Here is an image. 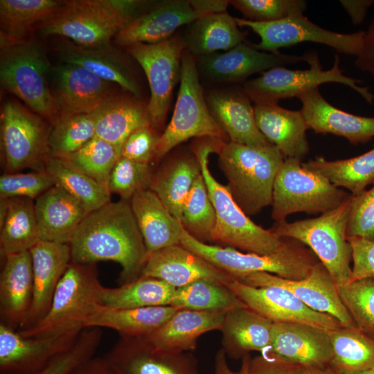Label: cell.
I'll return each mask as SVG.
<instances>
[{"label": "cell", "mask_w": 374, "mask_h": 374, "mask_svg": "<svg viewBox=\"0 0 374 374\" xmlns=\"http://www.w3.org/2000/svg\"><path fill=\"white\" fill-rule=\"evenodd\" d=\"M35 212L39 240L68 244L89 213L55 184L35 200Z\"/></svg>", "instance_id": "29"}, {"label": "cell", "mask_w": 374, "mask_h": 374, "mask_svg": "<svg viewBox=\"0 0 374 374\" xmlns=\"http://www.w3.org/2000/svg\"><path fill=\"white\" fill-rule=\"evenodd\" d=\"M339 2L355 26L364 21L368 8L374 3L373 0H341Z\"/></svg>", "instance_id": "58"}, {"label": "cell", "mask_w": 374, "mask_h": 374, "mask_svg": "<svg viewBox=\"0 0 374 374\" xmlns=\"http://www.w3.org/2000/svg\"><path fill=\"white\" fill-rule=\"evenodd\" d=\"M103 338L100 328H86L75 343L55 356L42 370L33 374H69L78 365L93 357Z\"/></svg>", "instance_id": "50"}, {"label": "cell", "mask_w": 374, "mask_h": 374, "mask_svg": "<svg viewBox=\"0 0 374 374\" xmlns=\"http://www.w3.org/2000/svg\"><path fill=\"white\" fill-rule=\"evenodd\" d=\"M54 185L53 179L45 169L4 172L0 177V199L22 197L35 200Z\"/></svg>", "instance_id": "51"}, {"label": "cell", "mask_w": 374, "mask_h": 374, "mask_svg": "<svg viewBox=\"0 0 374 374\" xmlns=\"http://www.w3.org/2000/svg\"><path fill=\"white\" fill-rule=\"evenodd\" d=\"M308 69H290L285 66L270 69L253 79L247 80L242 88L252 103H278L280 99L299 97L324 83L345 84L357 92L368 103L374 95L367 87L359 85V80L344 74L339 67V57L335 55L332 68L323 70L316 52L306 53Z\"/></svg>", "instance_id": "11"}, {"label": "cell", "mask_w": 374, "mask_h": 374, "mask_svg": "<svg viewBox=\"0 0 374 374\" xmlns=\"http://www.w3.org/2000/svg\"><path fill=\"white\" fill-rule=\"evenodd\" d=\"M180 244L235 279L251 273L267 272L286 279L301 280L319 262L310 248L290 238H285L283 244L276 251L258 254L204 243L183 228Z\"/></svg>", "instance_id": "6"}, {"label": "cell", "mask_w": 374, "mask_h": 374, "mask_svg": "<svg viewBox=\"0 0 374 374\" xmlns=\"http://www.w3.org/2000/svg\"><path fill=\"white\" fill-rule=\"evenodd\" d=\"M297 159H285L274 184L271 217L285 221L297 212L323 213L332 210L351 195L321 175L310 170Z\"/></svg>", "instance_id": "10"}, {"label": "cell", "mask_w": 374, "mask_h": 374, "mask_svg": "<svg viewBox=\"0 0 374 374\" xmlns=\"http://www.w3.org/2000/svg\"><path fill=\"white\" fill-rule=\"evenodd\" d=\"M273 322L248 307L226 313L222 330L226 355L242 358L251 351L266 354L271 344Z\"/></svg>", "instance_id": "32"}, {"label": "cell", "mask_w": 374, "mask_h": 374, "mask_svg": "<svg viewBox=\"0 0 374 374\" xmlns=\"http://www.w3.org/2000/svg\"><path fill=\"white\" fill-rule=\"evenodd\" d=\"M235 19L239 26L248 27L260 37V42L253 44L256 49L271 53L302 42H314L326 45L338 53L357 56L362 48L364 35L363 30L339 33L323 28L309 20L303 12L271 22Z\"/></svg>", "instance_id": "14"}, {"label": "cell", "mask_w": 374, "mask_h": 374, "mask_svg": "<svg viewBox=\"0 0 374 374\" xmlns=\"http://www.w3.org/2000/svg\"><path fill=\"white\" fill-rule=\"evenodd\" d=\"M69 245L72 261L118 263L120 285L140 277L148 256L130 202L123 199L89 212Z\"/></svg>", "instance_id": "1"}, {"label": "cell", "mask_w": 374, "mask_h": 374, "mask_svg": "<svg viewBox=\"0 0 374 374\" xmlns=\"http://www.w3.org/2000/svg\"><path fill=\"white\" fill-rule=\"evenodd\" d=\"M355 64L374 78V16L364 31L362 48L356 56Z\"/></svg>", "instance_id": "57"}, {"label": "cell", "mask_w": 374, "mask_h": 374, "mask_svg": "<svg viewBox=\"0 0 374 374\" xmlns=\"http://www.w3.org/2000/svg\"><path fill=\"white\" fill-rule=\"evenodd\" d=\"M244 19L254 22H271L303 12L306 1L302 0H231Z\"/></svg>", "instance_id": "52"}, {"label": "cell", "mask_w": 374, "mask_h": 374, "mask_svg": "<svg viewBox=\"0 0 374 374\" xmlns=\"http://www.w3.org/2000/svg\"><path fill=\"white\" fill-rule=\"evenodd\" d=\"M69 374H114L103 357H93L75 368Z\"/></svg>", "instance_id": "59"}, {"label": "cell", "mask_w": 374, "mask_h": 374, "mask_svg": "<svg viewBox=\"0 0 374 374\" xmlns=\"http://www.w3.org/2000/svg\"><path fill=\"white\" fill-rule=\"evenodd\" d=\"M64 1L1 0L0 35L20 39L28 37L36 26L50 19Z\"/></svg>", "instance_id": "41"}, {"label": "cell", "mask_w": 374, "mask_h": 374, "mask_svg": "<svg viewBox=\"0 0 374 374\" xmlns=\"http://www.w3.org/2000/svg\"><path fill=\"white\" fill-rule=\"evenodd\" d=\"M337 290L357 328L374 338V277L350 281Z\"/></svg>", "instance_id": "48"}, {"label": "cell", "mask_w": 374, "mask_h": 374, "mask_svg": "<svg viewBox=\"0 0 374 374\" xmlns=\"http://www.w3.org/2000/svg\"><path fill=\"white\" fill-rule=\"evenodd\" d=\"M226 312L177 310L145 339L157 349L169 352L195 350L202 335L221 330Z\"/></svg>", "instance_id": "31"}, {"label": "cell", "mask_w": 374, "mask_h": 374, "mask_svg": "<svg viewBox=\"0 0 374 374\" xmlns=\"http://www.w3.org/2000/svg\"><path fill=\"white\" fill-rule=\"evenodd\" d=\"M103 288L96 263L71 260L56 287L46 314L19 332L32 337L82 331L87 319L102 304Z\"/></svg>", "instance_id": "7"}, {"label": "cell", "mask_w": 374, "mask_h": 374, "mask_svg": "<svg viewBox=\"0 0 374 374\" xmlns=\"http://www.w3.org/2000/svg\"><path fill=\"white\" fill-rule=\"evenodd\" d=\"M153 1L70 0L37 29L83 46L110 44L112 38L145 12Z\"/></svg>", "instance_id": "3"}, {"label": "cell", "mask_w": 374, "mask_h": 374, "mask_svg": "<svg viewBox=\"0 0 374 374\" xmlns=\"http://www.w3.org/2000/svg\"><path fill=\"white\" fill-rule=\"evenodd\" d=\"M201 174L199 159L193 150L179 152L153 172L150 189L180 220L185 202Z\"/></svg>", "instance_id": "34"}, {"label": "cell", "mask_w": 374, "mask_h": 374, "mask_svg": "<svg viewBox=\"0 0 374 374\" xmlns=\"http://www.w3.org/2000/svg\"><path fill=\"white\" fill-rule=\"evenodd\" d=\"M216 154L226 186L247 215H256L271 205L274 181L285 160L275 145L223 141Z\"/></svg>", "instance_id": "4"}, {"label": "cell", "mask_w": 374, "mask_h": 374, "mask_svg": "<svg viewBox=\"0 0 374 374\" xmlns=\"http://www.w3.org/2000/svg\"><path fill=\"white\" fill-rule=\"evenodd\" d=\"M300 374H341L330 365L323 367L302 368Z\"/></svg>", "instance_id": "62"}, {"label": "cell", "mask_w": 374, "mask_h": 374, "mask_svg": "<svg viewBox=\"0 0 374 374\" xmlns=\"http://www.w3.org/2000/svg\"><path fill=\"white\" fill-rule=\"evenodd\" d=\"M141 276L160 279L175 288L200 280L225 284L233 278L181 244L149 254Z\"/></svg>", "instance_id": "25"}, {"label": "cell", "mask_w": 374, "mask_h": 374, "mask_svg": "<svg viewBox=\"0 0 374 374\" xmlns=\"http://www.w3.org/2000/svg\"><path fill=\"white\" fill-rule=\"evenodd\" d=\"M301 112L308 129L316 133L332 134L344 137L350 143H365L374 138V117L357 116L341 110L329 103L319 89L298 97Z\"/></svg>", "instance_id": "27"}, {"label": "cell", "mask_w": 374, "mask_h": 374, "mask_svg": "<svg viewBox=\"0 0 374 374\" xmlns=\"http://www.w3.org/2000/svg\"><path fill=\"white\" fill-rule=\"evenodd\" d=\"M346 235L374 241V184L371 189L353 195Z\"/></svg>", "instance_id": "53"}, {"label": "cell", "mask_w": 374, "mask_h": 374, "mask_svg": "<svg viewBox=\"0 0 374 374\" xmlns=\"http://www.w3.org/2000/svg\"><path fill=\"white\" fill-rule=\"evenodd\" d=\"M351 195L338 207L310 219L275 222L271 230L280 237L299 241L317 256L330 273L337 287L350 281L353 250L346 229Z\"/></svg>", "instance_id": "8"}, {"label": "cell", "mask_w": 374, "mask_h": 374, "mask_svg": "<svg viewBox=\"0 0 374 374\" xmlns=\"http://www.w3.org/2000/svg\"><path fill=\"white\" fill-rule=\"evenodd\" d=\"M236 280L256 287H283L314 311L335 317L344 327L357 328L341 302L330 273L320 261L306 278L301 280L286 279L267 272L251 273Z\"/></svg>", "instance_id": "19"}, {"label": "cell", "mask_w": 374, "mask_h": 374, "mask_svg": "<svg viewBox=\"0 0 374 374\" xmlns=\"http://www.w3.org/2000/svg\"><path fill=\"white\" fill-rule=\"evenodd\" d=\"M39 241L35 200L0 199V253L29 251Z\"/></svg>", "instance_id": "38"}, {"label": "cell", "mask_w": 374, "mask_h": 374, "mask_svg": "<svg viewBox=\"0 0 374 374\" xmlns=\"http://www.w3.org/2000/svg\"><path fill=\"white\" fill-rule=\"evenodd\" d=\"M193 7L203 15L226 12L227 0H191Z\"/></svg>", "instance_id": "60"}, {"label": "cell", "mask_w": 374, "mask_h": 374, "mask_svg": "<svg viewBox=\"0 0 374 374\" xmlns=\"http://www.w3.org/2000/svg\"><path fill=\"white\" fill-rule=\"evenodd\" d=\"M55 51L61 62L82 66L140 98L141 89L130 66L120 52L110 44L87 47L62 37L55 44Z\"/></svg>", "instance_id": "26"}, {"label": "cell", "mask_w": 374, "mask_h": 374, "mask_svg": "<svg viewBox=\"0 0 374 374\" xmlns=\"http://www.w3.org/2000/svg\"><path fill=\"white\" fill-rule=\"evenodd\" d=\"M247 34L226 11L196 19L187 25L181 37L184 49L196 57L228 51L243 42Z\"/></svg>", "instance_id": "37"}, {"label": "cell", "mask_w": 374, "mask_h": 374, "mask_svg": "<svg viewBox=\"0 0 374 374\" xmlns=\"http://www.w3.org/2000/svg\"><path fill=\"white\" fill-rule=\"evenodd\" d=\"M170 305L179 310L223 312L247 307L224 284L210 280L175 288Z\"/></svg>", "instance_id": "44"}, {"label": "cell", "mask_w": 374, "mask_h": 374, "mask_svg": "<svg viewBox=\"0 0 374 374\" xmlns=\"http://www.w3.org/2000/svg\"><path fill=\"white\" fill-rule=\"evenodd\" d=\"M180 222L184 229L194 238L204 243L211 242L216 214L202 174L185 202Z\"/></svg>", "instance_id": "46"}, {"label": "cell", "mask_w": 374, "mask_h": 374, "mask_svg": "<svg viewBox=\"0 0 374 374\" xmlns=\"http://www.w3.org/2000/svg\"><path fill=\"white\" fill-rule=\"evenodd\" d=\"M130 204L148 255L180 244L183 226L150 189L132 197Z\"/></svg>", "instance_id": "33"}, {"label": "cell", "mask_w": 374, "mask_h": 374, "mask_svg": "<svg viewBox=\"0 0 374 374\" xmlns=\"http://www.w3.org/2000/svg\"><path fill=\"white\" fill-rule=\"evenodd\" d=\"M302 56L266 52L253 44L241 42L224 53L215 52L195 57L199 79L211 84H235L247 81L251 75L288 64L307 62Z\"/></svg>", "instance_id": "15"}, {"label": "cell", "mask_w": 374, "mask_h": 374, "mask_svg": "<svg viewBox=\"0 0 374 374\" xmlns=\"http://www.w3.org/2000/svg\"><path fill=\"white\" fill-rule=\"evenodd\" d=\"M33 291L28 314L19 330L30 328L48 312L56 287L71 261L68 244L38 241L30 250Z\"/></svg>", "instance_id": "23"}, {"label": "cell", "mask_w": 374, "mask_h": 374, "mask_svg": "<svg viewBox=\"0 0 374 374\" xmlns=\"http://www.w3.org/2000/svg\"><path fill=\"white\" fill-rule=\"evenodd\" d=\"M347 239L353 250L350 281L374 277V241L357 237Z\"/></svg>", "instance_id": "56"}, {"label": "cell", "mask_w": 374, "mask_h": 374, "mask_svg": "<svg viewBox=\"0 0 374 374\" xmlns=\"http://www.w3.org/2000/svg\"><path fill=\"white\" fill-rule=\"evenodd\" d=\"M197 139L191 150L199 159L216 214L211 242L258 254H269L278 250L285 238L253 222L236 203L228 187L217 181L211 173L209 155L217 153L224 141L210 137Z\"/></svg>", "instance_id": "2"}, {"label": "cell", "mask_w": 374, "mask_h": 374, "mask_svg": "<svg viewBox=\"0 0 374 374\" xmlns=\"http://www.w3.org/2000/svg\"><path fill=\"white\" fill-rule=\"evenodd\" d=\"M177 310L171 305L115 308L100 304L87 319L84 328H110L121 337L145 338Z\"/></svg>", "instance_id": "35"}, {"label": "cell", "mask_w": 374, "mask_h": 374, "mask_svg": "<svg viewBox=\"0 0 374 374\" xmlns=\"http://www.w3.org/2000/svg\"><path fill=\"white\" fill-rule=\"evenodd\" d=\"M45 170L55 184L78 200L89 212L111 201L107 186L74 168L60 158L51 157Z\"/></svg>", "instance_id": "43"}, {"label": "cell", "mask_w": 374, "mask_h": 374, "mask_svg": "<svg viewBox=\"0 0 374 374\" xmlns=\"http://www.w3.org/2000/svg\"><path fill=\"white\" fill-rule=\"evenodd\" d=\"M96 136L121 150L135 130L151 125L145 105L132 94H115L95 111Z\"/></svg>", "instance_id": "36"}, {"label": "cell", "mask_w": 374, "mask_h": 374, "mask_svg": "<svg viewBox=\"0 0 374 374\" xmlns=\"http://www.w3.org/2000/svg\"><path fill=\"white\" fill-rule=\"evenodd\" d=\"M305 168L319 173L337 187L357 195L374 184V148L359 156L328 161L317 157L302 163Z\"/></svg>", "instance_id": "39"}, {"label": "cell", "mask_w": 374, "mask_h": 374, "mask_svg": "<svg viewBox=\"0 0 374 374\" xmlns=\"http://www.w3.org/2000/svg\"><path fill=\"white\" fill-rule=\"evenodd\" d=\"M126 49L147 76L150 89L148 110L151 125L160 131L166 120L174 88L181 78L184 51L182 37L173 35L160 42L137 43Z\"/></svg>", "instance_id": "13"}, {"label": "cell", "mask_w": 374, "mask_h": 374, "mask_svg": "<svg viewBox=\"0 0 374 374\" xmlns=\"http://www.w3.org/2000/svg\"><path fill=\"white\" fill-rule=\"evenodd\" d=\"M204 96L211 115L229 141L252 146L270 144L257 126L252 101L242 87L213 89Z\"/></svg>", "instance_id": "24"}, {"label": "cell", "mask_w": 374, "mask_h": 374, "mask_svg": "<svg viewBox=\"0 0 374 374\" xmlns=\"http://www.w3.org/2000/svg\"><path fill=\"white\" fill-rule=\"evenodd\" d=\"M114 374H199L190 352H169L145 338L121 337L103 357Z\"/></svg>", "instance_id": "18"}, {"label": "cell", "mask_w": 374, "mask_h": 374, "mask_svg": "<svg viewBox=\"0 0 374 374\" xmlns=\"http://www.w3.org/2000/svg\"><path fill=\"white\" fill-rule=\"evenodd\" d=\"M121 157L120 148L94 136L76 152L60 159L107 186L112 170Z\"/></svg>", "instance_id": "47"}, {"label": "cell", "mask_w": 374, "mask_h": 374, "mask_svg": "<svg viewBox=\"0 0 374 374\" xmlns=\"http://www.w3.org/2000/svg\"><path fill=\"white\" fill-rule=\"evenodd\" d=\"M116 86L75 64L60 62L53 66L50 87L57 119L95 112L116 94Z\"/></svg>", "instance_id": "16"}, {"label": "cell", "mask_w": 374, "mask_h": 374, "mask_svg": "<svg viewBox=\"0 0 374 374\" xmlns=\"http://www.w3.org/2000/svg\"><path fill=\"white\" fill-rule=\"evenodd\" d=\"M175 288L150 276L138 278L117 287H104L102 304L115 308H137L170 305Z\"/></svg>", "instance_id": "42"}, {"label": "cell", "mask_w": 374, "mask_h": 374, "mask_svg": "<svg viewBox=\"0 0 374 374\" xmlns=\"http://www.w3.org/2000/svg\"><path fill=\"white\" fill-rule=\"evenodd\" d=\"M0 275L1 323L18 330L30 309L33 291V271L30 251L3 257Z\"/></svg>", "instance_id": "28"}, {"label": "cell", "mask_w": 374, "mask_h": 374, "mask_svg": "<svg viewBox=\"0 0 374 374\" xmlns=\"http://www.w3.org/2000/svg\"><path fill=\"white\" fill-rule=\"evenodd\" d=\"M203 137L223 141L229 139L208 108L195 57L184 49L175 107L169 124L161 134L153 163H159L172 150L189 139Z\"/></svg>", "instance_id": "9"}, {"label": "cell", "mask_w": 374, "mask_h": 374, "mask_svg": "<svg viewBox=\"0 0 374 374\" xmlns=\"http://www.w3.org/2000/svg\"><path fill=\"white\" fill-rule=\"evenodd\" d=\"M226 354L222 348L218 350L214 359L213 374H241L240 371H233L229 366Z\"/></svg>", "instance_id": "61"}, {"label": "cell", "mask_w": 374, "mask_h": 374, "mask_svg": "<svg viewBox=\"0 0 374 374\" xmlns=\"http://www.w3.org/2000/svg\"><path fill=\"white\" fill-rule=\"evenodd\" d=\"M357 374H374V368L357 373Z\"/></svg>", "instance_id": "63"}, {"label": "cell", "mask_w": 374, "mask_h": 374, "mask_svg": "<svg viewBox=\"0 0 374 374\" xmlns=\"http://www.w3.org/2000/svg\"><path fill=\"white\" fill-rule=\"evenodd\" d=\"M51 124L16 100L1 111V149L5 173L44 170L51 158Z\"/></svg>", "instance_id": "12"}, {"label": "cell", "mask_w": 374, "mask_h": 374, "mask_svg": "<svg viewBox=\"0 0 374 374\" xmlns=\"http://www.w3.org/2000/svg\"><path fill=\"white\" fill-rule=\"evenodd\" d=\"M202 16L205 15L193 7L191 0L154 1L116 35L114 42L125 47L137 43L160 42L172 37L181 26Z\"/></svg>", "instance_id": "22"}, {"label": "cell", "mask_w": 374, "mask_h": 374, "mask_svg": "<svg viewBox=\"0 0 374 374\" xmlns=\"http://www.w3.org/2000/svg\"><path fill=\"white\" fill-rule=\"evenodd\" d=\"M52 66L42 45L30 37L0 35V82L7 91L51 125L58 117L50 87Z\"/></svg>", "instance_id": "5"}, {"label": "cell", "mask_w": 374, "mask_h": 374, "mask_svg": "<svg viewBox=\"0 0 374 374\" xmlns=\"http://www.w3.org/2000/svg\"><path fill=\"white\" fill-rule=\"evenodd\" d=\"M302 368L268 355L251 357L249 354L242 358L241 374H300Z\"/></svg>", "instance_id": "55"}, {"label": "cell", "mask_w": 374, "mask_h": 374, "mask_svg": "<svg viewBox=\"0 0 374 374\" xmlns=\"http://www.w3.org/2000/svg\"><path fill=\"white\" fill-rule=\"evenodd\" d=\"M161 134L151 125L135 130L123 144L121 157L141 163H153Z\"/></svg>", "instance_id": "54"}, {"label": "cell", "mask_w": 374, "mask_h": 374, "mask_svg": "<svg viewBox=\"0 0 374 374\" xmlns=\"http://www.w3.org/2000/svg\"><path fill=\"white\" fill-rule=\"evenodd\" d=\"M264 355L308 368L330 365L332 350L328 330L305 323H274L271 347Z\"/></svg>", "instance_id": "21"}, {"label": "cell", "mask_w": 374, "mask_h": 374, "mask_svg": "<svg viewBox=\"0 0 374 374\" xmlns=\"http://www.w3.org/2000/svg\"><path fill=\"white\" fill-rule=\"evenodd\" d=\"M82 331L26 337L0 323L1 374H33L42 370L69 348Z\"/></svg>", "instance_id": "20"}, {"label": "cell", "mask_w": 374, "mask_h": 374, "mask_svg": "<svg viewBox=\"0 0 374 374\" xmlns=\"http://www.w3.org/2000/svg\"><path fill=\"white\" fill-rule=\"evenodd\" d=\"M332 350L330 366L341 374L374 368V338L358 328L340 326L328 331Z\"/></svg>", "instance_id": "40"}, {"label": "cell", "mask_w": 374, "mask_h": 374, "mask_svg": "<svg viewBox=\"0 0 374 374\" xmlns=\"http://www.w3.org/2000/svg\"><path fill=\"white\" fill-rule=\"evenodd\" d=\"M96 123L95 112L57 119L49 136L51 157L64 158L84 146L96 136Z\"/></svg>", "instance_id": "45"}, {"label": "cell", "mask_w": 374, "mask_h": 374, "mask_svg": "<svg viewBox=\"0 0 374 374\" xmlns=\"http://www.w3.org/2000/svg\"><path fill=\"white\" fill-rule=\"evenodd\" d=\"M224 285L249 308L273 323H305L328 331L342 326L335 317L314 311L283 287H256L234 278Z\"/></svg>", "instance_id": "17"}, {"label": "cell", "mask_w": 374, "mask_h": 374, "mask_svg": "<svg viewBox=\"0 0 374 374\" xmlns=\"http://www.w3.org/2000/svg\"><path fill=\"white\" fill-rule=\"evenodd\" d=\"M152 175V164L121 157L112 170L107 188L111 194L130 201L136 193L150 189Z\"/></svg>", "instance_id": "49"}, {"label": "cell", "mask_w": 374, "mask_h": 374, "mask_svg": "<svg viewBox=\"0 0 374 374\" xmlns=\"http://www.w3.org/2000/svg\"><path fill=\"white\" fill-rule=\"evenodd\" d=\"M253 108L257 126L265 139L285 159L302 161L310 147L306 138L308 127L301 110L287 109L278 103L254 104Z\"/></svg>", "instance_id": "30"}]
</instances>
